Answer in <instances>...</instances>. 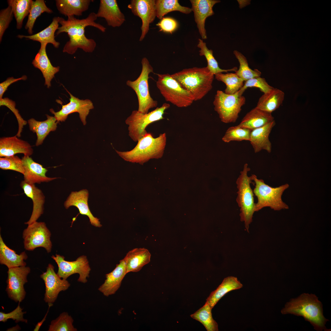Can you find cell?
Returning a JSON list of instances; mask_svg holds the SVG:
<instances>
[{
  "instance_id": "48",
  "label": "cell",
  "mask_w": 331,
  "mask_h": 331,
  "mask_svg": "<svg viewBox=\"0 0 331 331\" xmlns=\"http://www.w3.org/2000/svg\"><path fill=\"white\" fill-rule=\"evenodd\" d=\"M160 29L159 31L172 34L177 28L178 23L173 18L163 17L156 25Z\"/></svg>"
},
{
  "instance_id": "32",
  "label": "cell",
  "mask_w": 331,
  "mask_h": 331,
  "mask_svg": "<svg viewBox=\"0 0 331 331\" xmlns=\"http://www.w3.org/2000/svg\"><path fill=\"white\" fill-rule=\"evenodd\" d=\"M284 96V93L281 90L274 88L260 97L256 107L272 113L282 104Z\"/></svg>"
},
{
  "instance_id": "5",
  "label": "cell",
  "mask_w": 331,
  "mask_h": 331,
  "mask_svg": "<svg viewBox=\"0 0 331 331\" xmlns=\"http://www.w3.org/2000/svg\"><path fill=\"white\" fill-rule=\"evenodd\" d=\"M250 170L248 164L245 163L236 181L238 189L236 201L240 208V220L244 222L247 231H249V225L252 221L253 214L255 212L254 194L250 185L253 181L252 176L248 175Z\"/></svg>"
},
{
  "instance_id": "11",
  "label": "cell",
  "mask_w": 331,
  "mask_h": 331,
  "mask_svg": "<svg viewBox=\"0 0 331 331\" xmlns=\"http://www.w3.org/2000/svg\"><path fill=\"white\" fill-rule=\"evenodd\" d=\"M51 233L44 222H35L28 225L23 233L24 248L33 251L39 247L44 248L48 253L51 250Z\"/></svg>"
},
{
  "instance_id": "7",
  "label": "cell",
  "mask_w": 331,
  "mask_h": 331,
  "mask_svg": "<svg viewBox=\"0 0 331 331\" xmlns=\"http://www.w3.org/2000/svg\"><path fill=\"white\" fill-rule=\"evenodd\" d=\"M158 76L156 86L166 101L180 108L187 107L194 101L188 91L169 74H156Z\"/></svg>"
},
{
  "instance_id": "43",
  "label": "cell",
  "mask_w": 331,
  "mask_h": 331,
  "mask_svg": "<svg viewBox=\"0 0 331 331\" xmlns=\"http://www.w3.org/2000/svg\"><path fill=\"white\" fill-rule=\"evenodd\" d=\"M0 168L3 170H14L23 175L24 173L22 159L17 156L0 157Z\"/></svg>"
},
{
  "instance_id": "6",
  "label": "cell",
  "mask_w": 331,
  "mask_h": 331,
  "mask_svg": "<svg viewBox=\"0 0 331 331\" xmlns=\"http://www.w3.org/2000/svg\"><path fill=\"white\" fill-rule=\"evenodd\" d=\"M251 176L255 184L253 192L257 199L255 203V211L266 207L275 211L288 209V206L282 199L283 192L289 187L288 184L272 187L265 184L263 180L258 179L256 175L253 174Z\"/></svg>"
},
{
  "instance_id": "2",
  "label": "cell",
  "mask_w": 331,
  "mask_h": 331,
  "mask_svg": "<svg viewBox=\"0 0 331 331\" xmlns=\"http://www.w3.org/2000/svg\"><path fill=\"white\" fill-rule=\"evenodd\" d=\"M281 313L302 317L317 331H330L325 326L329 320L323 315L322 304L314 294L304 293L291 299L286 304Z\"/></svg>"
},
{
  "instance_id": "44",
  "label": "cell",
  "mask_w": 331,
  "mask_h": 331,
  "mask_svg": "<svg viewBox=\"0 0 331 331\" xmlns=\"http://www.w3.org/2000/svg\"><path fill=\"white\" fill-rule=\"evenodd\" d=\"M252 87L259 88L264 93L269 92L274 88L268 84L264 78L260 77H256L245 81L243 86L238 91L239 95L242 96L248 88Z\"/></svg>"
},
{
  "instance_id": "30",
  "label": "cell",
  "mask_w": 331,
  "mask_h": 331,
  "mask_svg": "<svg viewBox=\"0 0 331 331\" xmlns=\"http://www.w3.org/2000/svg\"><path fill=\"white\" fill-rule=\"evenodd\" d=\"M243 286V284L236 277L228 276L225 278L216 289L211 293L206 302L212 309L226 294L231 291L240 289Z\"/></svg>"
},
{
  "instance_id": "9",
  "label": "cell",
  "mask_w": 331,
  "mask_h": 331,
  "mask_svg": "<svg viewBox=\"0 0 331 331\" xmlns=\"http://www.w3.org/2000/svg\"><path fill=\"white\" fill-rule=\"evenodd\" d=\"M142 69L138 77L134 81L128 80L127 86L135 92L138 99V110L146 113L151 108L156 107L158 102L154 100L150 95L148 81L149 74L153 73V69L147 58L143 57L141 60Z\"/></svg>"
},
{
  "instance_id": "14",
  "label": "cell",
  "mask_w": 331,
  "mask_h": 331,
  "mask_svg": "<svg viewBox=\"0 0 331 331\" xmlns=\"http://www.w3.org/2000/svg\"><path fill=\"white\" fill-rule=\"evenodd\" d=\"M44 280L45 287L44 300L51 306L56 300L58 295L61 291L67 290L70 283L67 280L61 279L54 271V267L49 264L46 271L40 276Z\"/></svg>"
},
{
  "instance_id": "25",
  "label": "cell",
  "mask_w": 331,
  "mask_h": 331,
  "mask_svg": "<svg viewBox=\"0 0 331 331\" xmlns=\"http://www.w3.org/2000/svg\"><path fill=\"white\" fill-rule=\"evenodd\" d=\"M276 124L275 120L264 125L251 131L249 141L254 152L264 150L268 153L272 151V144L269 137L273 127Z\"/></svg>"
},
{
  "instance_id": "51",
  "label": "cell",
  "mask_w": 331,
  "mask_h": 331,
  "mask_svg": "<svg viewBox=\"0 0 331 331\" xmlns=\"http://www.w3.org/2000/svg\"><path fill=\"white\" fill-rule=\"evenodd\" d=\"M21 329V328L18 325H17L15 326L8 329L6 331H18Z\"/></svg>"
},
{
  "instance_id": "27",
  "label": "cell",
  "mask_w": 331,
  "mask_h": 331,
  "mask_svg": "<svg viewBox=\"0 0 331 331\" xmlns=\"http://www.w3.org/2000/svg\"><path fill=\"white\" fill-rule=\"evenodd\" d=\"M47 119L43 121H38L32 118L28 120L30 130L36 133L37 139L36 145H41L45 139L52 131H54L57 127L58 122L54 116L46 115Z\"/></svg>"
},
{
  "instance_id": "47",
  "label": "cell",
  "mask_w": 331,
  "mask_h": 331,
  "mask_svg": "<svg viewBox=\"0 0 331 331\" xmlns=\"http://www.w3.org/2000/svg\"><path fill=\"white\" fill-rule=\"evenodd\" d=\"M13 14L11 8L9 6L0 11V41L6 30L13 19Z\"/></svg>"
},
{
  "instance_id": "24",
  "label": "cell",
  "mask_w": 331,
  "mask_h": 331,
  "mask_svg": "<svg viewBox=\"0 0 331 331\" xmlns=\"http://www.w3.org/2000/svg\"><path fill=\"white\" fill-rule=\"evenodd\" d=\"M46 43H40V48L32 63L42 72L45 79V85L48 88L51 86V81L55 75L59 70V67H54L51 64L47 54Z\"/></svg>"
},
{
  "instance_id": "49",
  "label": "cell",
  "mask_w": 331,
  "mask_h": 331,
  "mask_svg": "<svg viewBox=\"0 0 331 331\" xmlns=\"http://www.w3.org/2000/svg\"><path fill=\"white\" fill-rule=\"evenodd\" d=\"M27 76L24 75L21 77L15 78L13 77L8 78L6 80L0 84V98H2V96L8 87L12 84L20 80H25L27 79Z\"/></svg>"
},
{
  "instance_id": "10",
  "label": "cell",
  "mask_w": 331,
  "mask_h": 331,
  "mask_svg": "<svg viewBox=\"0 0 331 331\" xmlns=\"http://www.w3.org/2000/svg\"><path fill=\"white\" fill-rule=\"evenodd\" d=\"M245 101V97L240 96L238 91L229 94L218 90L213 103L214 110L218 114L221 121L229 123H235L237 121Z\"/></svg>"
},
{
  "instance_id": "18",
  "label": "cell",
  "mask_w": 331,
  "mask_h": 331,
  "mask_svg": "<svg viewBox=\"0 0 331 331\" xmlns=\"http://www.w3.org/2000/svg\"><path fill=\"white\" fill-rule=\"evenodd\" d=\"M127 273V263L124 258L116 265L112 271L105 275L106 279L98 290L107 297L115 294L120 288L122 281Z\"/></svg>"
},
{
  "instance_id": "29",
  "label": "cell",
  "mask_w": 331,
  "mask_h": 331,
  "mask_svg": "<svg viewBox=\"0 0 331 331\" xmlns=\"http://www.w3.org/2000/svg\"><path fill=\"white\" fill-rule=\"evenodd\" d=\"M27 255L25 251L18 254L14 250L8 247L4 242L0 235V263L6 266L9 268L20 266H26L25 260Z\"/></svg>"
},
{
  "instance_id": "38",
  "label": "cell",
  "mask_w": 331,
  "mask_h": 331,
  "mask_svg": "<svg viewBox=\"0 0 331 331\" xmlns=\"http://www.w3.org/2000/svg\"><path fill=\"white\" fill-rule=\"evenodd\" d=\"M215 78L224 83L226 86L224 93L231 94L238 92L243 86L244 81L235 73H223L215 75Z\"/></svg>"
},
{
  "instance_id": "23",
  "label": "cell",
  "mask_w": 331,
  "mask_h": 331,
  "mask_svg": "<svg viewBox=\"0 0 331 331\" xmlns=\"http://www.w3.org/2000/svg\"><path fill=\"white\" fill-rule=\"evenodd\" d=\"M33 153V149L30 144L19 139L16 135L0 138V157L14 155L17 153L30 156Z\"/></svg>"
},
{
  "instance_id": "37",
  "label": "cell",
  "mask_w": 331,
  "mask_h": 331,
  "mask_svg": "<svg viewBox=\"0 0 331 331\" xmlns=\"http://www.w3.org/2000/svg\"><path fill=\"white\" fill-rule=\"evenodd\" d=\"M212 309L206 302L202 307L190 316L201 323L207 331H218V324L212 318Z\"/></svg>"
},
{
  "instance_id": "46",
  "label": "cell",
  "mask_w": 331,
  "mask_h": 331,
  "mask_svg": "<svg viewBox=\"0 0 331 331\" xmlns=\"http://www.w3.org/2000/svg\"><path fill=\"white\" fill-rule=\"evenodd\" d=\"M20 303L19 302L17 307L11 312L6 313L0 312V321L5 322L8 319H11L16 323L20 321L27 323V320L24 319L23 317L24 314L26 312H22L23 309L20 307Z\"/></svg>"
},
{
  "instance_id": "36",
  "label": "cell",
  "mask_w": 331,
  "mask_h": 331,
  "mask_svg": "<svg viewBox=\"0 0 331 331\" xmlns=\"http://www.w3.org/2000/svg\"><path fill=\"white\" fill-rule=\"evenodd\" d=\"M197 46L200 49L199 51V55L205 56L207 63V67L210 72L214 75L223 72L228 73V72L231 71L235 72L238 70L237 67H236L226 70L220 68L218 62L213 55L212 50L207 48L206 43L202 40L199 39Z\"/></svg>"
},
{
  "instance_id": "17",
  "label": "cell",
  "mask_w": 331,
  "mask_h": 331,
  "mask_svg": "<svg viewBox=\"0 0 331 331\" xmlns=\"http://www.w3.org/2000/svg\"><path fill=\"white\" fill-rule=\"evenodd\" d=\"M190 1L199 33L202 39H206L207 38L205 28L206 19L214 14L213 7L220 1L217 0H191Z\"/></svg>"
},
{
  "instance_id": "26",
  "label": "cell",
  "mask_w": 331,
  "mask_h": 331,
  "mask_svg": "<svg viewBox=\"0 0 331 331\" xmlns=\"http://www.w3.org/2000/svg\"><path fill=\"white\" fill-rule=\"evenodd\" d=\"M274 120L271 113L256 107L247 113L237 126L251 130L261 127Z\"/></svg>"
},
{
  "instance_id": "15",
  "label": "cell",
  "mask_w": 331,
  "mask_h": 331,
  "mask_svg": "<svg viewBox=\"0 0 331 331\" xmlns=\"http://www.w3.org/2000/svg\"><path fill=\"white\" fill-rule=\"evenodd\" d=\"M127 7L134 15L141 19V34L139 40L142 41L149 30L150 24L156 17L155 0H132Z\"/></svg>"
},
{
  "instance_id": "34",
  "label": "cell",
  "mask_w": 331,
  "mask_h": 331,
  "mask_svg": "<svg viewBox=\"0 0 331 331\" xmlns=\"http://www.w3.org/2000/svg\"><path fill=\"white\" fill-rule=\"evenodd\" d=\"M156 17L161 19L169 13L178 11L186 14L191 13L192 8L181 6L178 0H155Z\"/></svg>"
},
{
  "instance_id": "40",
  "label": "cell",
  "mask_w": 331,
  "mask_h": 331,
  "mask_svg": "<svg viewBox=\"0 0 331 331\" xmlns=\"http://www.w3.org/2000/svg\"><path fill=\"white\" fill-rule=\"evenodd\" d=\"M238 59L240 66L238 70L235 71L238 76L244 81L256 77H260L261 72L257 69H251L249 66L246 58L241 52L237 50L233 52Z\"/></svg>"
},
{
  "instance_id": "16",
  "label": "cell",
  "mask_w": 331,
  "mask_h": 331,
  "mask_svg": "<svg viewBox=\"0 0 331 331\" xmlns=\"http://www.w3.org/2000/svg\"><path fill=\"white\" fill-rule=\"evenodd\" d=\"M70 98L69 102L62 105V108L59 111L55 112L51 109L50 112L54 116L58 122L65 121L68 116L74 112H78L80 118L84 125L86 124V118L90 110L93 108L92 102L89 99L81 100L70 93L68 91Z\"/></svg>"
},
{
  "instance_id": "13",
  "label": "cell",
  "mask_w": 331,
  "mask_h": 331,
  "mask_svg": "<svg viewBox=\"0 0 331 331\" xmlns=\"http://www.w3.org/2000/svg\"><path fill=\"white\" fill-rule=\"evenodd\" d=\"M30 272V268L26 266L8 269L6 291L9 297L16 302H21L25 297L24 285L28 282L27 276Z\"/></svg>"
},
{
  "instance_id": "41",
  "label": "cell",
  "mask_w": 331,
  "mask_h": 331,
  "mask_svg": "<svg viewBox=\"0 0 331 331\" xmlns=\"http://www.w3.org/2000/svg\"><path fill=\"white\" fill-rule=\"evenodd\" d=\"M74 319L67 312L61 313L55 319L52 320L48 331H77L73 325Z\"/></svg>"
},
{
  "instance_id": "1",
  "label": "cell",
  "mask_w": 331,
  "mask_h": 331,
  "mask_svg": "<svg viewBox=\"0 0 331 331\" xmlns=\"http://www.w3.org/2000/svg\"><path fill=\"white\" fill-rule=\"evenodd\" d=\"M66 20L60 17L59 27L56 35L63 32L67 33L69 40L65 45L63 51L69 54H73L78 48L86 52L91 53L95 50L96 46L95 41L91 38H88L85 35V29L88 26L95 27L101 32H105L106 28L101 24L97 23L96 13L92 12L85 18L79 19L74 16L67 17Z\"/></svg>"
},
{
  "instance_id": "50",
  "label": "cell",
  "mask_w": 331,
  "mask_h": 331,
  "mask_svg": "<svg viewBox=\"0 0 331 331\" xmlns=\"http://www.w3.org/2000/svg\"><path fill=\"white\" fill-rule=\"evenodd\" d=\"M51 307V306H50L48 305V310L47 313H46V314L45 315L44 317L42 319V320L38 322L37 323V324L36 325L34 329L33 330L34 331H39V329H40V327L42 325V324H43V323L44 322V321L46 320V318L47 315V314H48V313L49 309Z\"/></svg>"
},
{
  "instance_id": "22",
  "label": "cell",
  "mask_w": 331,
  "mask_h": 331,
  "mask_svg": "<svg viewBox=\"0 0 331 331\" xmlns=\"http://www.w3.org/2000/svg\"><path fill=\"white\" fill-rule=\"evenodd\" d=\"M25 195L30 198L33 202V210L29 220L25 224L29 225L36 221L43 214L45 196L41 189L34 184L29 183L24 180L20 184Z\"/></svg>"
},
{
  "instance_id": "3",
  "label": "cell",
  "mask_w": 331,
  "mask_h": 331,
  "mask_svg": "<svg viewBox=\"0 0 331 331\" xmlns=\"http://www.w3.org/2000/svg\"><path fill=\"white\" fill-rule=\"evenodd\" d=\"M166 140L165 133L154 138L151 133L147 132L138 141L136 146L131 150L125 151L115 150L124 160L143 165L150 159H158L162 157Z\"/></svg>"
},
{
  "instance_id": "19",
  "label": "cell",
  "mask_w": 331,
  "mask_h": 331,
  "mask_svg": "<svg viewBox=\"0 0 331 331\" xmlns=\"http://www.w3.org/2000/svg\"><path fill=\"white\" fill-rule=\"evenodd\" d=\"M96 14L97 17L104 18L107 25L113 28L120 26L125 21L116 0H101Z\"/></svg>"
},
{
  "instance_id": "12",
  "label": "cell",
  "mask_w": 331,
  "mask_h": 331,
  "mask_svg": "<svg viewBox=\"0 0 331 331\" xmlns=\"http://www.w3.org/2000/svg\"><path fill=\"white\" fill-rule=\"evenodd\" d=\"M51 258L57 264L58 269L57 273L60 278L67 280L72 275L78 273V281L83 283L87 282L91 268L86 256H81L75 261H72L65 260L64 256L59 254L52 255Z\"/></svg>"
},
{
  "instance_id": "35",
  "label": "cell",
  "mask_w": 331,
  "mask_h": 331,
  "mask_svg": "<svg viewBox=\"0 0 331 331\" xmlns=\"http://www.w3.org/2000/svg\"><path fill=\"white\" fill-rule=\"evenodd\" d=\"M32 0H8V6L12 8L16 20V28H21L23 20L29 14Z\"/></svg>"
},
{
  "instance_id": "45",
  "label": "cell",
  "mask_w": 331,
  "mask_h": 331,
  "mask_svg": "<svg viewBox=\"0 0 331 331\" xmlns=\"http://www.w3.org/2000/svg\"><path fill=\"white\" fill-rule=\"evenodd\" d=\"M3 105L9 108L15 116L18 124V131L16 135L18 137H20L24 126L27 124V122L22 118L19 111L15 108L16 105L14 101L7 98H0V106Z\"/></svg>"
},
{
  "instance_id": "42",
  "label": "cell",
  "mask_w": 331,
  "mask_h": 331,
  "mask_svg": "<svg viewBox=\"0 0 331 331\" xmlns=\"http://www.w3.org/2000/svg\"><path fill=\"white\" fill-rule=\"evenodd\" d=\"M251 130L237 126L229 127L222 138L225 143L232 141H249Z\"/></svg>"
},
{
  "instance_id": "31",
  "label": "cell",
  "mask_w": 331,
  "mask_h": 331,
  "mask_svg": "<svg viewBox=\"0 0 331 331\" xmlns=\"http://www.w3.org/2000/svg\"><path fill=\"white\" fill-rule=\"evenodd\" d=\"M90 0H56V6L59 12L67 17L81 16L89 9Z\"/></svg>"
},
{
  "instance_id": "8",
  "label": "cell",
  "mask_w": 331,
  "mask_h": 331,
  "mask_svg": "<svg viewBox=\"0 0 331 331\" xmlns=\"http://www.w3.org/2000/svg\"><path fill=\"white\" fill-rule=\"evenodd\" d=\"M169 104L163 103L159 107L147 113H144L138 110L133 111L125 120L128 126V135L135 142L143 137L147 133L146 128L150 124L164 119L165 111L170 107Z\"/></svg>"
},
{
  "instance_id": "33",
  "label": "cell",
  "mask_w": 331,
  "mask_h": 331,
  "mask_svg": "<svg viewBox=\"0 0 331 331\" xmlns=\"http://www.w3.org/2000/svg\"><path fill=\"white\" fill-rule=\"evenodd\" d=\"M60 17H55L52 19L51 24L47 28L40 32L33 35L25 36L18 35L19 38H25L41 43L52 44L55 48H58L60 43L55 40V33L59 28Z\"/></svg>"
},
{
  "instance_id": "21",
  "label": "cell",
  "mask_w": 331,
  "mask_h": 331,
  "mask_svg": "<svg viewBox=\"0 0 331 331\" xmlns=\"http://www.w3.org/2000/svg\"><path fill=\"white\" fill-rule=\"evenodd\" d=\"M24 169V180L30 184L47 182L58 178L46 176L48 170L34 162L30 156L25 155L22 158Z\"/></svg>"
},
{
  "instance_id": "28",
  "label": "cell",
  "mask_w": 331,
  "mask_h": 331,
  "mask_svg": "<svg viewBox=\"0 0 331 331\" xmlns=\"http://www.w3.org/2000/svg\"><path fill=\"white\" fill-rule=\"evenodd\" d=\"M151 254L144 248H136L129 251L124 258L127 263V273L136 272L150 261Z\"/></svg>"
},
{
  "instance_id": "20",
  "label": "cell",
  "mask_w": 331,
  "mask_h": 331,
  "mask_svg": "<svg viewBox=\"0 0 331 331\" xmlns=\"http://www.w3.org/2000/svg\"><path fill=\"white\" fill-rule=\"evenodd\" d=\"M88 191L83 189L78 192H72L64 203L66 209L70 207L74 206L78 209L79 214L87 216L91 225L96 227H101L102 225L99 219L94 217L89 209L88 201L89 197Z\"/></svg>"
},
{
  "instance_id": "4",
  "label": "cell",
  "mask_w": 331,
  "mask_h": 331,
  "mask_svg": "<svg viewBox=\"0 0 331 331\" xmlns=\"http://www.w3.org/2000/svg\"><path fill=\"white\" fill-rule=\"evenodd\" d=\"M171 75L192 94L194 101L202 99L212 88L214 75L207 67L185 69Z\"/></svg>"
},
{
  "instance_id": "39",
  "label": "cell",
  "mask_w": 331,
  "mask_h": 331,
  "mask_svg": "<svg viewBox=\"0 0 331 331\" xmlns=\"http://www.w3.org/2000/svg\"><path fill=\"white\" fill-rule=\"evenodd\" d=\"M46 12L51 13L53 11L46 5L44 0H36L33 1L30 9L28 19L25 26L29 34L32 33V29L35 22L37 18L42 13Z\"/></svg>"
}]
</instances>
